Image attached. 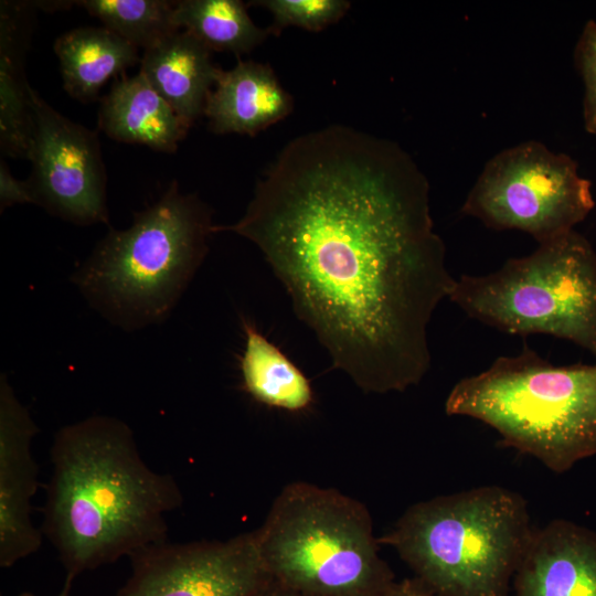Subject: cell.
Listing matches in <instances>:
<instances>
[{
  "instance_id": "277c9868",
  "label": "cell",
  "mask_w": 596,
  "mask_h": 596,
  "mask_svg": "<svg viewBox=\"0 0 596 596\" xmlns=\"http://www.w3.org/2000/svg\"><path fill=\"white\" fill-rule=\"evenodd\" d=\"M533 531L525 499L490 485L417 502L377 539L437 596H509Z\"/></svg>"
},
{
  "instance_id": "7c38bea8",
  "label": "cell",
  "mask_w": 596,
  "mask_h": 596,
  "mask_svg": "<svg viewBox=\"0 0 596 596\" xmlns=\"http://www.w3.org/2000/svg\"><path fill=\"white\" fill-rule=\"evenodd\" d=\"M512 587L514 596H596V532L565 519L534 529Z\"/></svg>"
},
{
  "instance_id": "3957f363",
  "label": "cell",
  "mask_w": 596,
  "mask_h": 596,
  "mask_svg": "<svg viewBox=\"0 0 596 596\" xmlns=\"http://www.w3.org/2000/svg\"><path fill=\"white\" fill-rule=\"evenodd\" d=\"M211 210L175 181L126 230H110L71 280L113 324L135 331L164 321L209 251Z\"/></svg>"
},
{
  "instance_id": "44dd1931",
  "label": "cell",
  "mask_w": 596,
  "mask_h": 596,
  "mask_svg": "<svg viewBox=\"0 0 596 596\" xmlns=\"http://www.w3.org/2000/svg\"><path fill=\"white\" fill-rule=\"evenodd\" d=\"M253 3L273 14V23L267 30L275 34L287 26L321 31L338 22L350 8V2L344 0H260Z\"/></svg>"
},
{
  "instance_id": "cb8c5ba5",
  "label": "cell",
  "mask_w": 596,
  "mask_h": 596,
  "mask_svg": "<svg viewBox=\"0 0 596 596\" xmlns=\"http://www.w3.org/2000/svg\"><path fill=\"white\" fill-rule=\"evenodd\" d=\"M383 596H437L417 578L395 581Z\"/></svg>"
},
{
  "instance_id": "8fae6325",
  "label": "cell",
  "mask_w": 596,
  "mask_h": 596,
  "mask_svg": "<svg viewBox=\"0 0 596 596\" xmlns=\"http://www.w3.org/2000/svg\"><path fill=\"white\" fill-rule=\"evenodd\" d=\"M38 427L6 375L0 377V566L35 553L43 532L32 522L39 467L31 444Z\"/></svg>"
},
{
  "instance_id": "ac0fdd59",
  "label": "cell",
  "mask_w": 596,
  "mask_h": 596,
  "mask_svg": "<svg viewBox=\"0 0 596 596\" xmlns=\"http://www.w3.org/2000/svg\"><path fill=\"white\" fill-rule=\"evenodd\" d=\"M245 348L240 358L244 390L258 403L298 413L313 403V390L304 372L254 323L242 319Z\"/></svg>"
},
{
  "instance_id": "484cf974",
  "label": "cell",
  "mask_w": 596,
  "mask_h": 596,
  "mask_svg": "<svg viewBox=\"0 0 596 596\" xmlns=\"http://www.w3.org/2000/svg\"><path fill=\"white\" fill-rule=\"evenodd\" d=\"M74 578L75 577L72 575H66L63 588L57 596H71V588H72ZM19 596H35V595L30 592H23Z\"/></svg>"
},
{
  "instance_id": "30bf717a",
  "label": "cell",
  "mask_w": 596,
  "mask_h": 596,
  "mask_svg": "<svg viewBox=\"0 0 596 596\" xmlns=\"http://www.w3.org/2000/svg\"><path fill=\"white\" fill-rule=\"evenodd\" d=\"M129 558L131 575L115 596H258L272 582L255 531L226 541H164Z\"/></svg>"
},
{
  "instance_id": "7a4b0ae2",
  "label": "cell",
  "mask_w": 596,
  "mask_h": 596,
  "mask_svg": "<svg viewBox=\"0 0 596 596\" xmlns=\"http://www.w3.org/2000/svg\"><path fill=\"white\" fill-rule=\"evenodd\" d=\"M45 535L66 575L110 564L167 541L166 515L182 492L142 459L130 427L95 415L62 427L51 451Z\"/></svg>"
},
{
  "instance_id": "9a60e30c",
  "label": "cell",
  "mask_w": 596,
  "mask_h": 596,
  "mask_svg": "<svg viewBox=\"0 0 596 596\" xmlns=\"http://www.w3.org/2000/svg\"><path fill=\"white\" fill-rule=\"evenodd\" d=\"M98 128L117 141L168 153L190 129L139 72L117 78L102 98Z\"/></svg>"
},
{
  "instance_id": "4fadbf2b",
  "label": "cell",
  "mask_w": 596,
  "mask_h": 596,
  "mask_svg": "<svg viewBox=\"0 0 596 596\" xmlns=\"http://www.w3.org/2000/svg\"><path fill=\"white\" fill-rule=\"evenodd\" d=\"M292 106L269 65L238 58L233 68L220 70L204 115L216 134L255 136L288 116Z\"/></svg>"
},
{
  "instance_id": "ffe728a7",
  "label": "cell",
  "mask_w": 596,
  "mask_h": 596,
  "mask_svg": "<svg viewBox=\"0 0 596 596\" xmlns=\"http://www.w3.org/2000/svg\"><path fill=\"white\" fill-rule=\"evenodd\" d=\"M74 4L137 49L148 50L180 30L173 19L174 1L82 0Z\"/></svg>"
},
{
  "instance_id": "5bb4252c",
  "label": "cell",
  "mask_w": 596,
  "mask_h": 596,
  "mask_svg": "<svg viewBox=\"0 0 596 596\" xmlns=\"http://www.w3.org/2000/svg\"><path fill=\"white\" fill-rule=\"evenodd\" d=\"M220 70L212 63L211 50L180 29L143 51L139 73L191 127L204 114Z\"/></svg>"
},
{
  "instance_id": "d4e9b609",
  "label": "cell",
  "mask_w": 596,
  "mask_h": 596,
  "mask_svg": "<svg viewBox=\"0 0 596 596\" xmlns=\"http://www.w3.org/2000/svg\"><path fill=\"white\" fill-rule=\"evenodd\" d=\"M258 596H307L298 592L280 586L273 581Z\"/></svg>"
},
{
  "instance_id": "8992f818",
  "label": "cell",
  "mask_w": 596,
  "mask_h": 596,
  "mask_svg": "<svg viewBox=\"0 0 596 596\" xmlns=\"http://www.w3.org/2000/svg\"><path fill=\"white\" fill-rule=\"evenodd\" d=\"M270 579L307 596H383L395 582L360 501L305 481L286 485L256 531Z\"/></svg>"
},
{
  "instance_id": "6da1fadb",
  "label": "cell",
  "mask_w": 596,
  "mask_h": 596,
  "mask_svg": "<svg viewBox=\"0 0 596 596\" xmlns=\"http://www.w3.org/2000/svg\"><path fill=\"white\" fill-rule=\"evenodd\" d=\"M253 242L333 368L365 393L403 392L430 368L428 324L456 278L429 185L396 143L344 126L291 140L244 215L213 225Z\"/></svg>"
},
{
  "instance_id": "2e32d148",
  "label": "cell",
  "mask_w": 596,
  "mask_h": 596,
  "mask_svg": "<svg viewBox=\"0 0 596 596\" xmlns=\"http://www.w3.org/2000/svg\"><path fill=\"white\" fill-rule=\"evenodd\" d=\"M33 6V4H32ZM31 4H0V148L3 156L28 158L33 139L31 86L23 61L31 34Z\"/></svg>"
},
{
  "instance_id": "9c48e42d",
  "label": "cell",
  "mask_w": 596,
  "mask_h": 596,
  "mask_svg": "<svg viewBox=\"0 0 596 596\" xmlns=\"http://www.w3.org/2000/svg\"><path fill=\"white\" fill-rule=\"evenodd\" d=\"M29 159L35 204L77 225L108 224L106 171L97 131L64 117L31 88Z\"/></svg>"
},
{
  "instance_id": "5b68a950",
  "label": "cell",
  "mask_w": 596,
  "mask_h": 596,
  "mask_svg": "<svg viewBox=\"0 0 596 596\" xmlns=\"http://www.w3.org/2000/svg\"><path fill=\"white\" fill-rule=\"evenodd\" d=\"M445 411L490 426L502 446L563 473L596 455V361L554 365L524 342L458 381Z\"/></svg>"
},
{
  "instance_id": "d6986e66",
  "label": "cell",
  "mask_w": 596,
  "mask_h": 596,
  "mask_svg": "<svg viewBox=\"0 0 596 596\" xmlns=\"http://www.w3.org/2000/svg\"><path fill=\"white\" fill-rule=\"evenodd\" d=\"M174 23L199 39L210 50L240 56L251 52L269 34L249 18L240 0L174 1Z\"/></svg>"
},
{
  "instance_id": "ba28073f",
  "label": "cell",
  "mask_w": 596,
  "mask_h": 596,
  "mask_svg": "<svg viewBox=\"0 0 596 596\" xmlns=\"http://www.w3.org/2000/svg\"><path fill=\"white\" fill-rule=\"evenodd\" d=\"M594 206L592 182L577 162L530 140L487 161L460 212L492 230L528 233L540 244L575 230Z\"/></svg>"
},
{
  "instance_id": "52a82bcc",
  "label": "cell",
  "mask_w": 596,
  "mask_h": 596,
  "mask_svg": "<svg viewBox=\"0 0 596 596\" xmlns=\"http://www.w3.org/2000/svg\"><path fill=\"white\" fill-rule=\"evenodd\" d=\"M448 299L501 332L565 339L596 361V252L575 230L487 275H461Z\"/></svg>"
},
{
  "instance_id": "e0dca14e",
  "label": "cell",
  "mask_w": 596,
  "mask_h": 596,
  "mask_svg": "<svg viewBox=\"0 0 596 596\" xmlns=\"http://www.w3.org/2000/svg\"><path fill=\"white\" fill-rule=\"evenodd\" d=\"M54 51L64 89L82 103L95 100L110 77L141 60L137 47L105 26L65 32L56 39Z\"/></svg>"
},
{
  "instance_id": "603a6c76",
  "label": "cell",
  "mask_w": 596,
  "mask_h": 596,
  "mask_svg": "<svg viewBox=\"0 0 596 596\" xmlns=\"http://www.w3.org/2000/svg\"><path fill=\"white\" fill-rule=\"evenodd\" d=\"M15 203H34V195L28 181L14 178L6 162H0V207L1 211Z\"/></svg>"
},
{
  "instance_id": "7402d4cb",
  "label": "cell",
  "mask_w": 596,
  "mask_h": 596,
  "mask_svg": "<svg viewBox=\"0 0 596 596\" xmlns=\"http://www.w3.org/2000/svg\"><path fill=\"white\" fill-rule=\"evenodd\" d=\"M574 63L584 85L582 104L586 132L596 135V21L588 20L574 49Z\"/></svg>"
}]
</instances>
